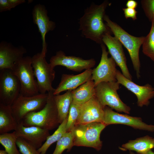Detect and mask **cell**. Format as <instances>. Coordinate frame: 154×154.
<instances>
[{
  "label": "cell",
  "instance_id": "obj_31",
  "mask_svg": "<svg viewBox=\"0 0 154 154\" xmlns=\"http://www.w3.org/2000/svg\"><path fill=\"white\" fill-rule=\"evenodd\" d=\"M25 2V0H0V12L10 11Z\"/></svg>",
  "mask_w": 154,
  "mask_h": 154
},
{
  "label": "cell",
  "instance_id": "obj_37",
  "mask_svg": "<svg viewBox=\"0 0 154 154\" xmlns=\"http://www.w3.org/2000/svg\"></svg>",
  "mask_w": 154,
  "mask_h": 154
},
{
  "label": "cell",
  "instance_id": "obj_29",
  "mask_svg": "<svg viewBox=\"0 0 154 154\" xmlns=\"http://www.w3.org/2000/svg\"><path fill=\"white\" fill-rule=\"evenodd\" d=\"M16 144L22 154H41L37 149L22 138L18 137Z\"/></svg>",
  "mask_w": 154,
  "mask_h": 154
},
{
  "label": "cell",
  "instance_id": "obj_22",
  "mask_svg": "<svg viewBox=\"0 0 154 154\" xmlns=\"http://www.w3.org/2000/svg\"><path fill=\"white\" fill-rule=\"evenodd\" d=\"M72 91H67L62 95H54L60 124L68 117L71 106L73 102Z\"/></svg>",
  "mask_w": 154,
  "mask_h": 154
},
{
  "label": "cell",
  "instance_id": "obj_2",
  "mask_svg": "<svg viewBox=\"0 0 154 154\" xmlns=\"http://www.w3.org/2000/svg\"><path fill=\"white\" fill-rule=\"evenodd\" d=\"M104 19L114 37L118 39L127 50L137 77L139 79L140 77L141 66L139 50L145 37H136L129 34L117 23L112 21L106 14Z\"/></svg>",
  "mask_w": 154,
  "mask_h": 154
},
{
  "label": "cell",
  "instance_id": "obj_20",
  "mask_svg": "<svg viewBox=\"0 0 154 154\" xmlns=\"http://www.w3.org/2000/svg\"><path fill=\"white\" fill-rule=\"evenodd\" d=\"M154 148V138L149 135L129 141L119 148L121 150L134 151L138 154H145Z\"/></svg>",
  "mask_w": 154,
  "mask_h": 154
},
{
  "label": "cell",
  "instance_id": "obj_4",
  "mask_svg": "<svg viewBox=\"0 0 154 154\" xmlns=\"http://www.w3.org/2000/svg\"><path fill=\"white\" fill-rule=\"evenodd\" d=\"M106 126L104 123L98 122L76 125L71 131L74 146L90 147L100 151L102 146L100 133Z\"/></svg>",
  "mask_w": 154,
  "mask_h": 154
},
{
  "label": "cell",
  "instance_id": "obj_21",
  "mask_svg": "<svg viewBox=\"0 0 154 154\" xmlns=\"http://www.w3.org/2000/svg\"><path fill=\"white\" fill-rule=\"evenodd\" d=\"M73 102L81 105L96 95V86L91 79L72 92Z\"/></svg>",
  "mask_w": 154,
  "mask_h": 154
},
{
  "label": "cell",
  "instance_id": "obj_10",
  "mask_svg": "<svg viewBox=\"0 0 154 154\" xmlns=\"http://www.w3.org/2000/svg\"><path fill=\"white\" fill-rule=\"evenodd\" d=\"M102 54L100 61L98 66L92 70L91 79L93 80L95 86L102 82H116L117 69L116 64L113 58L109 57V52L106 45L100 44Z\"/></svg>",
  "mask_w": 154,
  "mask_h": 154
},
{
  "label": "cell",
  "instance_id": "obj_35",
  "mask_svg": "<svg viewBox=\"0 0 154 154\" xmlns=\"http://www.w3.org/2000/svg\"><path fill=\"white\" fill-rule=\"evenodd\" d=\"M145 154H154V152L151 150L148 151Z\"/></svg>",
  "mask_w": 154,
  "mask_h": 154
},
{
  "label": "cell",
  "instance_id": "obj_15",
  "mask_svg": "<svg viewBox=\"0 0 154 154\" xmlns=\"http://www.w3.org/2000/svg\"><path fill=\"white\" fill-rule=\"evenodd\" d=\"M32 14L33 22L37 26L41 36L42 48L41 52L46 55L47 44L45 41V36L48 32L55 29L56 23L50 20L48 16L47 11L43 5L38 4L35 5L33 9Z\"/></svg>",
  "mask_w": 154,
  "mask_h": 154
},
{
  "label": "cell",
  "instance_id": "obj_6",
  "mask_svg": "<svg viewBox=\"0 0 154 154\" xmlns=\"http://www.w3.org/2000/svg\"><path fill=\"white\" fill-rule=\"evenodd\" d=\"M45 56L41 52L32 57V65L39 92L41 94L54 92L55 89L52 86L55 77L54 68L50 63L47 62Z\"/></svg>",
  "mask_w": 154,
  "mask_h": 154
},
{
  "label": "cell",
  "instance_id": "obj_12",
  "mask_svg": "<svg viewBox=\"0 0 154 154\" xmlns=\"http://www.w3.org/2000/svg\"><path fill=\"white\" fill-rule=\"evenodd\" d=\"M50 62L54 68L56 66H61L69 70L77 72L91 69L96 63L94 58L85 60L79 57L67 56L62 50L57 51L55 55L52 56Z\"/></svg>",
  "mask_w": 154,
  "mask_h": 154
},
{
  "label": "cell",
  "instance_id": "obj_18",
  "mask_svg": "<svg viewBox=\"0 0 154 154\" xmlns=\"http://www.w3.org/2000/svg\"><path fill=\"white\" fill-rule=\"evenodd\" d=\"M27 52L22 46L15 47L10 42L2 41L0 44V70H11L14 64Z\"/></svg>",
  "mask_w": 154,
  "mask_h": 154
},
{
  "label": "cell",
  "instance_id": "obj_14",
  "mask_svg": "<svg viewBox=\"0 0 154 154\" xmlns=\"http://www.w3.org/2000/svg\"><path fill=\"white\" fill-rule=\"evenodd\" d=\"M111 35L109 33L104 35L102 39L103 43L107 46L109 53L116 65L121 69L123 75L132 80V77L127 66L126 59L122 44L117 38Z\"/></svg>",
  "mask_w": 154,
  "mask_h": 154
},
{
  "label": "cell",
  "instance_id": "obj_33",
  "mask_svg": "<svg viewBox=\"0 0 154 154\" xmlns=\"http://www.w3.org/2000/svg\"><path fill=\"white\" fill-rule=\"evenodd\" d=\"M137 2L134 0H128L126 4L127 8L135 9L137 6Z\"/></svg>",
  "mask_w": 154,
  "mask_h": 154
},
{
  "label": "cell",
  "instance_id": "obj_27",
  "mask_svg": "<svg viewBox=\"0 0 154 154\" xmlns=\"http://www.w3.org/2000/svg\"><path fill=\"white\" fill-rule=\"evenodd\" d=\"M151 22V26L149 34L145 37L142 44L143 54L154 62V21Z\"/></svg>",
  "mask_w": 154,
  "mask_h": 154
},
{
  "label": "cell",
  "instance_id": "obj_9",
  "mask_svg": "<svg viewBox=\"0 0 154 154\" xmlns=\"http://www.w3.org/2000/svg\"><path fill=\"white\" fill-rule=\"evenodd\" d=\"M21 85L11 70H0V103L11 106L20 94Z\"/></svg>",
  "mask_w": 154,
  "mask_h": 154
},
{
  "label": "cell",
  "instance_id": "obj_28",
  "mask_svg": "<svg viewBox=\"0 0 154 154\" xmlns=\"http://www.w3.org/2000/svg\"><path fill=\"white\" fill-rule=\"evenodd\" d=\"M81 105L72 103L69 111L66 125L67 132L72 131L80 114Z\"/></svg>",
  "mask_w": 154,
  "mask_h": 154
},
{
  "label": "cell",
  "instance_id": "obj_30",
  "mask_svg": "<svg viewBox=\"0 0 154 154\" xmlns=\"http://www.w3.org/2000/svg\"><path fill=\"white\" fill-rule=\"evenodd\" d=\"M141 7L150 21H154V0H142Z\"/></svg>",
  "mask_w": 154,
  "mask_h": 154
},
{
  "label": "cell",
  "instance_id": "obj_17",
  "mask_svg": "<svg viewBox=\"0 0 154 154\" xmlns=\"http://www.w3.org/2000/svg\"><path fill=\"white\" fill-rule=\"evenodd\" d=\"M18 137L23 139L37 149L40 148L50 134L49 131L37 126L25 127L18 124L15 131Z\"/></svg>",
  "mask_w": 154,
  "mask_h": 154
},
{
  "label": "cell",
  "instance_id": "obj_1",
  "mask_svg": "<svg viewBox=\"0 0 154 154\" xmlns=\"http://www.w3.org/2000/svg\"><path fill=\"white\" fill-rule=\"evenodd\" d=\"M110 4L107 0L99 5L93 3L85 9L79 21V30L84 37L101 44L104 35L112 33L104 19L106 9Z\"/></svg>",
  "mask_w": 154,
  "mask_h": 154
},
{
  "label": "cell",
  "instance_id": "obj_7",
  "mask_svg": "<svg viewBox=\"0 0 154 154\" xmlns=\"http://www.w3.org/2000/svg\"><path fill=\"white\" fill-rule=\"evenodd\" d=\"M119 84L117 81L101 82L96 86L95 96L104 108L108 106L117 112L129 114L130 107L121 100L117 93Z\"/></svg>",
  "mask_w": 154,
  "mask_h": 154
},
{
  "label": "cell",
  "instance_id": "obj_8",
  "mask_svg": "<svg viewBox=\"0 0 154 154\" xmlns=\"http://www.w3.org/2000/svg\"><path fill=\"white\" fill-rule=\"evenodd\" d=\"M48 93L26 96L20 94L11 106L12 113L18 124L21 123L25 117L32 112H37L46 105Z\"/></svg>",
  "mask_w": 154,
  "mask_h": 154
},
{
  "label": "cell",
  "instance_id": "obj_25",
  "mask_svg": "<svg viewBox=\"0 0 154 154\" xmlns=\"http://www.w3.org/2000/svg\"><path fill=\"white\" fill-rule=\"evenodd\" d=\"M18 138L15 131L0 134V143L9 154H21L17 147Z\"/></svg>",
  "mask_w": 154,
  "mask_h": 154
},
{
  "label": "cell",
  "instance_id": "obj_24",
  "mask_svg": "<svg viewBox=\"0 0 154 154\" xmlns=\"http://www.w3.org/2000/svg\"><path fill=\"white\" fill-rule=\"evenodd\" d=\"M67 118L60 124L58 128L52 135H50L47 137L42 145L37 149L41 154H45L50 146L54 142H57L67 132L66 127Z\"/></svg>",
  "mask_w": 154,
  "mask_h": 154
},
{
  "label": "cell",
  "instance_id": "obj_23",
  "mask_svg": "<svg viewBox=\"0 0 154 154\" xmlns=\"http://www.w3.org/2000/svg\"><path fill=\"white\" fill-rule=\"evenodd\" d=\"M17 125L12 115L11 106L0 103V134L15 131Z\"/></svg>",
  "mask_w": 154,
  "mask_h": 154
},
{
  "label": "cell",
  "instance_id": "obj_13",
  "mask_svg": "<svg viewBox=\"0 0 154 154\" xmlns=\"http://www.w3.org/2000/svg\"><path fill=\"white\" fill-rule=\"evenodd\" d=\"M117 81L134 94L137 98V105L139 107L148 106L149 100L154 97V88L149 84L140 86L125 77L119 70H117L116 75Z\"/></svg>",
  "mask_w": 154,
  "mask_h": 154
},
{
  "label": "cell",
  "instance_id": "obj_5",
  "mask_svg": "<svg viewBox=\"0 0 154 154\" xmlns=\"http://www.w3.org/2000/svg\"><path fill=\"white\" fill-rule=\"evenodd\" d=\"M11 70L20 81L21 95L31 96L40 93L37 80L35 79L32 57L23 56L14 64Z\"/></svg>",
  "mask_w": 154,
  "mask_h": 154
},
{
  "label": "cell",
  "instance_id": "obj_11",
  "mask_svg": "<svg viewBox=\"0 0 154 154\" xmlns=\"http://www.w3.org/2000/svg\"><path fill=\"white\" fill-rule=\"evenodd\" d=\"M104 123L106 126L112 124H122L136 129L154 132V125H148L141 118L121 114L113 111L108 106L104 108Z\"/></svg>",
  "mask_w": 154,
  "mask_h": 154
},
{
  "label": "cell",
  "instance_id": "obj_36",
  "mask_svg": "<svg viewBox=\"0 0 154 154\" xmlns=\"http://www.w3.org/2000/svg\"><path fill=\"white\" fill-rule=\"evenodd\" d=\"M129 154H135V153L131 151H130Z\"/></svg>",
  "mask_w": 154,
  "mask_h": 154
},
{
  "label": "cell",
  "instance_id": "obj_32",
  "mask_svg": "<svg viewBox=\"0 0 154 154\" xmlns=\"http://www.w3.org/2000/svg\"><path fill=\"white\" fill-rule=\"evenodd\" d=\"M125 18L127 19L131 18L133 20L137 19V12L135 9L124 8H123Z\"/></svg>",
  "mask_w": 154,
  "mask_h": 154
},
{
  "label": "cell",
  "instance_id": "obj_19",
  "mask_svg": "<svg viewBox=\"0 0 154 154\" xmlns=\"http://www.w3.org/2000/svg\"><path fill=\"white\" fill-rule=\"evenodd\" d=\"M92 69L85 70L77 75L63 74L58 85L53 92L54 95L59 94L65 91L73 90L91 79Z\"/></svg>",
  "mask_w": 154,
  "mask_h": 154
},
{
  "label": "cell",
  "instance_id": "obj_3",
  "mask_svg": "<svg viewBox=\"0 0 154 154\" xmlns=\"http://www.w3.org/2000/svg\"><path fill=\"white\" fill-rule=\"evenodd\" d=\"M54 92H48L46 103L42 109L37 112L29 113L25 117L21 122L23 125L37 126L49 131L58 126L59 123L54 98Z\"/></svg>",
  "mask_w": 154,
  "mask_h": 154
},
{
  "label": "cell",
  "instance_id": "obj_26",
  "mask_svg": "<svg viewBox=\"0 0 154 154\" xmlns=\"http://www.w3.org/2000/svg\"><path fill=\"white\" fill-rule=\"evenodd\" d=\"M74 146V135L72 131L66 132L57 142L52 154H62L66 149L70 151Z\"/></svg>",
  "mask_w": 154,
  "mask_h": 154
},
{
  "label": "cell",
  "instance_id": "obj_34",
  "mask_svg": "<svg viewBox=\"0 0 154 154\" xmlns=\"http://www.w3.org/2000/svg\"><path fill=\"white\" fill-rule=\"evenodd\" d=\"M0 154H9V153L5 150H0Z\"/></svg>",
  "mask_w": 154,
  "mask_h": 154
},
{
  "label": "cell",
  "instance_id": "obj_16",
  "mask_svg": "<svg viewBox=\"0 0 154 154\" xmlns=\"http://www.w3.org/2000/svg\"><path fill=\"white\" fill-rule=\"evenodd\" d=\"M104 108L94 96L81 106L76 125L94 122L104 123Z\"/></svg>",
  "mask_w": 154,
  "mask_h": 154
}]
</instances>
